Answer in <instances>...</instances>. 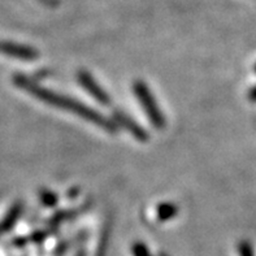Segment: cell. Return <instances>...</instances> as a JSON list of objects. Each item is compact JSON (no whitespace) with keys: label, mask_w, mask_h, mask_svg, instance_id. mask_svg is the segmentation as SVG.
Listing matches in <instances>:
<instances>
[{"label":"cell","mask_w":256,"mask_h":256,"mask_svg":"<svg viewBox=\"0 0 256 256\" xmlns=\"http://www.w3.org/2000/svg\"><path fill=\"white\" fill-rule=\"evenodd\" d=\"M0 54L12 56V58H24V60H32V58H36L38 56V52L32 47L10 42H0Z\"/></svg>","instance_id":"3"},{"label":"cell","mask_w":256,"mask_h":256,"mask_svg":"<svg viewBox=\"0 0 256 256\" xmlns=\"http://www.w3.org/2000/svg\"><path fill=\"white\" fill-rule=\"evenodd\" d=\"M13 81H14V84H16L18 88L28 91V92L32 94V96L38 98V99L46 102V103L51 104L54 107L62 108V110H69V112L77 114V116L84 117V120L91 121V122H94L95 125L103 128V129L108 130V132H114V130H116L114 124L110 122L108 118H106L104 116L98 114L96 110H91V108L86 107V106L81 104L80 102L74 100V99L66 98L64 96V95L55 94L54 91H50L47 90V88H40V86L36 84L34 82L29 81V80L24 77V76H16V77L13 78Z\"/></svg>","instance_id":"1"},{"label":"cell","mask_w":256,"mask_h":256,"mask_svg":"<svg viewBox=\"0 0 256 256\" xmlns=\"http://www.w3.org/2000/svg\"><path fill=\"white\" fill-rule=\"evenodd\" d=\"M134 91H136V98H138V100L142 104V107L147 112V116L150 117L151 122L156 128H159V129L164 126V117H162L159 107L156 106L155 99L151 95V92H150L146 84H142V82H136V84H134Z\"/></svg>","instance_id":"2"},{"label":"cell","mask_w":256,"mask_h":256,"mask_svg":"<svg viewBox=\"0 0 256 256\" xmlns=\"http://www.w3.org/2000/svg\"><path fill=\"white\" fill-rule=\"evenodd\" d=\"M116 117H117V120H118V122L122 124L126 128L130 133L133 134L134 136H136L138 140H147L146 132H143V130L140 129L138 125H136V122H133V121L130 120V118H128L126 116H122V114H117Z\"/></svg>","instance_id":"6"},{"label":"cell","mask_w":256,"mask_h":256,"mask_svg":"<svg viewBox=\"0 0 256 256\" xmlns=\"http://www.w3.org/2000/svg\"><path fill=\"white\" fill-rule=\"evenodd\" d=\"M78 78H80V82H81L82 86H84V88H86V90H88V92H90V94L96 99V100H99L103 104L110 103V98H108L107 94L102 90L100 86H99V84L92 80V77H91L90 74L84 73V72H81L80 76H78Z\"/></svg>","instance_id":"4"},{"label":"cell","mask_w":256,"mask_h":256,"mask_svg":"<svg viewBox=\"0 0 256 256\" xmlns=\"http://www.w3.org/2000/svg\"><path fill=\"white\" fill-rule=\"evenodd\" d=\"M21 212H22V206H13V207L10 208V211L6 214V218L0 222V233H4V232L10 230V228L13 226V224L17 221V218H20Z\"/></svg>","instance_id":"5"}]
</instances>
